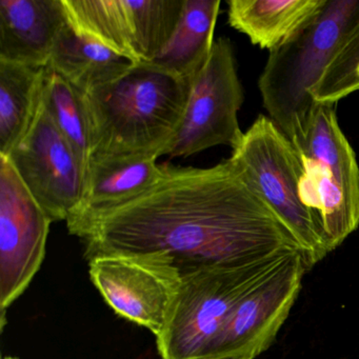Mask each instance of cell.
Listing matches in <instances>:
<instances>
[{"label": "cell", "mask_w": 359, "mask_h": 359, "mask_svg": "<svg viewBox=\"0 0 359 359\" xmlns=\"http://www.w3.org/2000/svg\"><path fill=\"white\" fill-rule=\"evenodd\" d=\"M79 238L88 262L106 255L140 258L180 279L304 251L230 159L205 169L165 163L155 186Z\"/></svg>", "instance_id": "cell-1"}, {"label": "cell", "mask_w": 359, "mask_h": 359, "mask_svg": "<svg viewBox=\"0 0 359 359\" xmlns=\"http://www.w3.org/2000/svg\"><path fill=\"white\" fill-rule=\"evenodd\" d=\"M190 89L182 77L152 62H137L118 79L83 93L93 157H161L182 123Z\"/></svg>", "instance_id": "cell-2"}, {"label": "cell", "mask_w": 359, "mask_h": 359, "mask_svg": "<svg viewBox=\"0 0 359 359\" xmlns=\"http://www.w3.org/2000/svg\"><path fill=\"white\" fill-rule=\"evenodd\" d=\"M359 25V0H327L291 39L269 54L258 89L271 121L294 140L317 106L312 90Z\"/></svg>", "instance_id": "cell-3"}, {"label": "cell", "mask_w": 359, "mask_h": 359, "mask_svg": "<svg viewBox=\"0 0 359 359\" xmlns=\"http://www.w3.org/2000/svg\"><path fill=\"white\" fill-rule=\"evenodd\" d=\"M229 159L295 237L310 268L323 260L330 253L323 224L302 198L304 168L289 137L259 115Z\"/></svg>", "instance_id": "cell-4"}, {"label": "cell", "mask_w": 359, "mask_h": 359, "mask_svg": "<svg viewBox=\"0 0 359 359\" xmlns=\"http://www.w3.org/2000/svg\"><path fill=\"white\" fill-rule=\"evenodd\" d=\"M336 106L317 104L302 135L291 142L304 168L302 198L320 218L330 252L359 226L358 163Z\"/></svg>", "instance_id": "cell-5"}, {"label": "cell", "mask_w": 359, "mask_h": 359, "mask_svg": "<svg viewBox=\"0 0 359 359\" xmlns=\"http://www.w3.org/2000/svg\"><path fill=\"white\" fill-rule=\"evenodd\" d=\"M293 250L298 249L243 266L209 269L182 279L167 325L156 337L161 358L208 359L239 300Z\"/></svg>", "instance_id": "cell-6"}, {"label": "cell", "mask_w": 359, "mask_h": 359, "mask_svg": "<svg viewBox=\"0 0 359 359\" xmlns=\"http://www.w3.org/2000/svg\"><path fill=\"white\" fill-rule=\"evenodd\" d=\"M243 102L234 50L222 37L214 41L209 60L191 83L182 123L161 156L188 157L222 144L234 149L243 135L238 123Z\"/></svg>", "instance_id": "cell-7"}, {"label": "cell", "mask_w": 359, "mask_h": 359, "mask_svg": "<svg viewBox=\"0 0 359 359\" xmlns=\"http://www.w3.org/2000/svg\"><path fill=\"white\" fill-rule=\"evenodd\" d=\"M69 24L131 62H151L180 22L184 0H62Z\"/></svg>", "instance_id": "cell-8"}, {"label": "cell", "mask_w": 359, "mask_h": 359, "mask_svg": "<svg viewBox=\"0 0 359 359\" xmlns=\"http://www.w3.org/2000/svg\"><path fill=\"white\" fill-rule=\"evenodd\" d=\"M310 270L302 250L285 254L235 306L208 359H254L270 348Z\"/></svg>", "instance_id": "cell-9"}, {"label": "cell", "mask_w": 359, "mask_h": 359, "mask_svg": "<svg viewBox=\"0 0 359 359\" xmlns=\"http://www.w3.org/2000/svg\"><path fill=\"white\" fill-rule=\"evenodd\" d=\"M52 220L7 156L0 155V325L28 289L46 255Z\"/></svg>", "instance_id": "cell-10"}, {"label": "cell", "mask_w": 359, "mask_h": 359, "mask_svg": "<svg viewBox=\"0 0 359 359\" xmlns=\"http://www.w3.org/2000/svg\"><path fill=\"white\" fill-rule=\"evenodd\" d=\"M7 157L50 219L66 222L81 201L87 174L43 100L32 125Z\"/></svg>", "instance_id": "cell-11"}, {"label": "cell", "mask_w": 359, "mask_h": 359, "mask_svg": "<svg viewBox=\"0 0 359 359\" xmlns=\"http://www.w3.org/2000/svg\"><path fill=\"white\" fill-rule=\"evenodd\" d=\"M89 271L92 283L119 316L161 335L182 281L174 271L117 255L89 260Z\"/></svg>", "instance_id": "cell-12"}, {"label": "cell", "mask_w": 359, "mask_h": 359, "mask_svg": "<svg viewBox=\"0 0 359 359\" xmlns=\"http://www.w3.org/2000/svg\"><path fill=\"white\" fill-rule=\"evenodd\" d=\"M153 155L94 156L88 169L83 196L67 218L69 233L79 237L93 222L135 201L157 184L165 163Z\"/></svg>", "instance_id": "cell-13"}, {"label": "cell", "mask_w": 359, "mask_h": 359, "mask_svg": "<svg viewBox=\"0 0 359 359\" xmlns=\"http://www.w3.org/2000/svg\"><path fill=\"white\" fill-rule=\"evenodd\" d=\"M66 22L62 0H0V60L47 66Z\"/></svg>", "instance_id": "cell-14"}, {"label": "cell", "mask_w": 359, "mask_h": 359, "mask_svg": "<svg viewBox=\"0 0 359 359\" xmlns=\"http://www.w3.org/2000/svg\"><path fill=\"white\" fill-rule=\"evenodd\" d=\"M327 0H229V24L253 45L273 51L291 39Z\"/></svg>", "instance_id": "cell-15"}, {"label": "cell", "mask_w": 359, "mask_h": 359, "mask_svg": "<svg viewBox=\"0 0 359 359\" xmlns=\"http://www.w3.org/2000/svg\"><path fill=\"white\" fill-rule=\"evenodd\" d=\"M135 62L77 32L67 20L54 41L50 68L83 93L111 83Z\"/></svg>", "instance_id": "cell-16"}, {"label": "cell", "mask_w": 359, "mask_h": 359, "mask_svg": "<svg viewBox=\"0 0 359 359\" xmlns=\"http://www.w3.org/2000/svg\"><path fill=\"white\" fill-rule=\"evenodd\" d=\"M219 10L220 0H184L173 35L151 62L192 83L211 55Z\"/></svg>", "instance_id": "cell-17"}, {"label": "cell", "mask_w": 359, "mask_h": 359, "mask_svg": "<svg viewBox=\"0 0 359 359\" xmlns=\"http://www.w3.org/2000/svg\"><path fill=\"white\" fill-rule=\"evenodd\" d=\"M45 67L0 60V155L8 156L32 125L41 102Z\"/></svg>", "instance_id": "cell-18"}, {"label": "cell", "mask_w": 359, "mask_h": 359, "mask_svg": "<svg viewBox=\"0 0 359 359\" xmlns=\"http://www.w3.org/2000/svg\"><path fill=\"white\" fill-rule=\"evenodd\" d=\"M41 100L87 174L93 157V140L83 92L46 66Z\"/></svg>", "instance_id": "cell-19"}, {"label": "cell", "mask_w": 359, "mask_h": 359, "mask_svg": "<svg viewBox=\"0 0 359 359\" xmlns=\"http://www.w3.org/2000/svg\"><path fill=\"white\" fill-rule=\"evenodd\" d=\"M359 91V25L332 58L323 77L312 90L316 104H337Z\"/></svg>", "instance_id": "cell-20"}, {"label": "cell", "mask_w": 359, "mask_h": 359, "mask_svg": "<svg viewBox=\"0 0 359 359\" xmlns=\"http://www.w3.org/2000/svg\"><path fill=\"white\" fill-rule=\"evenodd\" d=\"M3 359H18V358H15V357L6 356V357H4Z\"/></svg>", "instance_id": "cell-21"}]
</instances>
